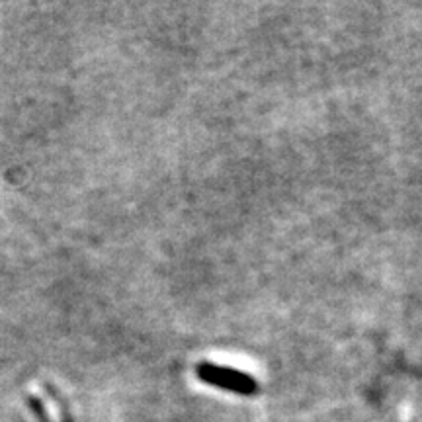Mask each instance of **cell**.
Returning a JSON list of instances; mask_svg holds the SVG:
<instances>
[{
  "label": "cell",
  "mask_w": 422,
  "mask_h": 422,
  "mask_svg": "<svg viewBox=\"0 0 422 422\" xmlns=\"http://www.w3.org/2000/svg\"><path fill=\"white\" fill-rule=\"evenodd\" d=\"M195 372L202 381H206L213 387L227 389V391L239 393V395H256L258 393L256 379L244 372H239V370L213 364H200L195 367Z\"/></svg>",
  "instance_id": "1"
}]
</instances>
